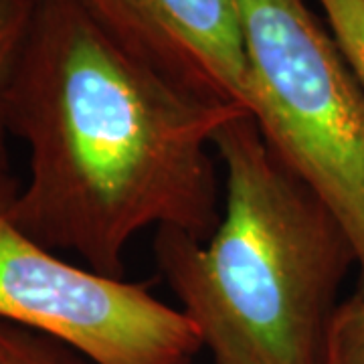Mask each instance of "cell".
<instances>
[{"label":"cell","instance_id":"1","mask_svg":"<svg viewBox=\"0 0 364 364\" xmlns=\"http://www.w3.org/2000/svg\"><path fill=\"white\" fill-rule=\"evenodd\" d=\"M241 116L134 57L81 0H37L4 104L6 130L28 148L11 219L45 249L122 279L146 229L198 241L215 231L210 148Z\"/></svg>","mask_w":364,"mask_h":364},{"label":"cell","instance_id":"2","mask_svg":"<svg viewBox=\"0 0 364 364\" xmlns=\"http://www.w3.org/2000/svg\"><path fill=\"white\" fill-rule=\"evenodd\" d=\"M223 210L198 241L158 229L154 259L215 364H330L340 287L356 265L348 235L263 138L223 126Z\"/></svg>","mask_w":364,"mask_h":364},{"label":"cell","instance_id":"3","mask_svg":"<svg viewBox=\"0 0 364 364\" xmlns=\"http://www.w3.org/2000/svg\"><path fill=\"white\" fill-rule=\"evenodd\" d=\"M251 117L350 239L364 284V87L306 0H235Z\"/></svg>","mask_w":364,"mask_h":364},{"label":"cell","instance_id":"4","mask_svg":"<svg viewBox=\"0 0 364 364\" xmlns=\"http://www.w3.org/2000/svg\"><path fill=\"white\" fill-rule=\"evenodd\" d=\"M16 193L0 178V320L63 342L93 364H191L203 348L193 322L148 284L65 261L11 219Z\"/></svg>","mask_w":364,"mask_h":364},{"label":"cell","instance_id":"5","mask_svg":"<svg viewBox=\"0 0 364 364\" xmlns=\"http://www.w3.org/2000/svg\"><path fill=\"white\" fill-rule=\"evenodd\" d=\"M114 39L196 95L251 116V77L235 0H81Z\"/></svg>","mask_w":364,"mask_h":364},{"label":"cell","instance_id":"6","mask_svg":"<svg viewBox=\"0 0 364 364\" xmlns=\"http://www.w3.org/2000/svg\"><path fill=\"white\" fill-rule=\"evenodd\" d=\"M37 0H0V178H9V150H6V119L4 104L6 91L23 51L26 33L33 21Z\"/></svg>","mask_w":364,"mask_h":364},{"label":"cell","instance_id":"7","mask_svg":"<svg viewBox=\"0 0 364 364\" xmlns=\"http://www.w3.org/2000/svg\"><path fill=\"white\" fill-rule=\"evenodd\" d=\"M0 364H90L59 340L0 320Z\"/></svg>","mask_w":364,"mask_h":364},{"label":"cell","instance_id":"8","mask_svg":"<svg viewBox=\"0 0 364 364\" xmlns=\"http://www.w3.org/2000/svg\"><path fill=\"white\" fill-rule=\"evenodd\" d=\"M328 31L364 87V0H316Z\"/></svg>","mask_w":364,"mask_h":364},{"label":"cell","instance_id":"9","mask_svg":"<svg viewBox=\"0 0 364 364\" xmlns=\"http://www.w3.org/2000/svg\"><path fill=\"white\" fill-rule=\"evenodd\" d=\"M330 358L336 364H364V284L340 304L330 332Z\"/></svg>","mask_w":364,"mask_h":364},{"label":"cell","instance_id":"10","mask_svg":"<svg viewBox=\"0 0 364 364\" xmlns=\"http://www.w3.org/2000/svg\"><path fill=\"white\" fill-rule=\"evenodd\" d=\"M330 364H336V363H334V360H332V358H330Z\"/></svg>","mask_w":364,"mask_h":364}]
</instances>
